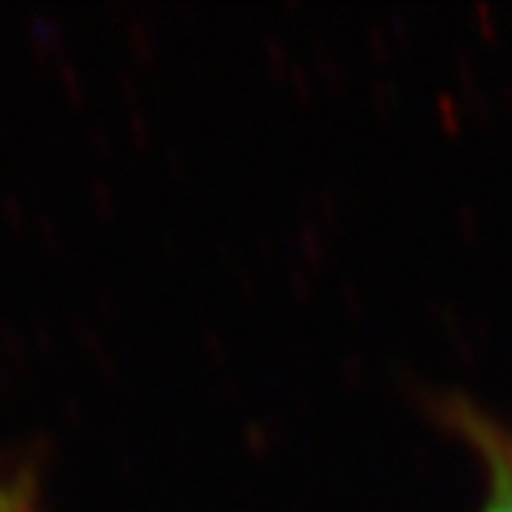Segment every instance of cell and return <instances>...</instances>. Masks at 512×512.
<instances>
[{"label":"cell","instance_id":"cell-1","mask_svg":"<svg viewBox=\"0 0 512 512\" xmlns=\"http://www.w3.org/2000/svg\"><path fill=\"white\" fill-rule=\"evenodd\" d=\"M488 448L494 460V488H491V500L485 512H512V454H506L497 445H488Z\"/></svg>","mask_w":512,"mask_h":512},{"label":"cell","instance_id":"cell-2","mask_svg":"<svg viewBox=\"0 0 512 512\" xmlns=\"http://www.w3.org/2000/svg\"><path fill=\"white\" fill-rule=\"evenodd\" d=\"M7 500H10V497H4V494H0V512H13Z\"/></svg>","mask_w":512,"mask_h":512}]
</instances>
